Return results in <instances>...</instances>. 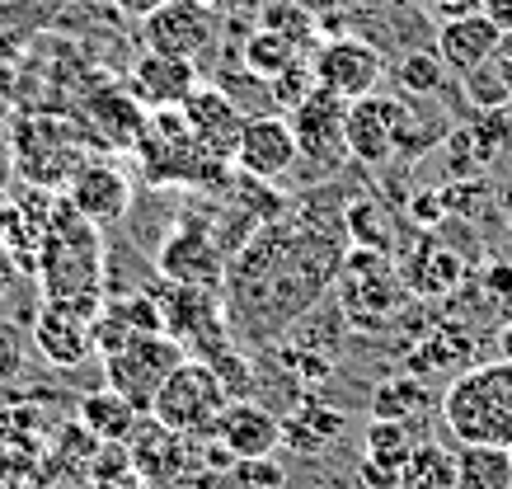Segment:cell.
<instances>
[{
  "instance_id": "37",
  "label": "cell",
  "mask_w": 512,
  "mask_h": 489,
  "mask_svg": "<svg viewBox=\"0 0 512 489\" xmlns=\"http://www.w3.org/2000/svg\"><path fill=\"white\" fill-rule=\"evenodd\" d=\"M484 15L494 19L503 33H512V0H484Z\"/></svg>"
},
{
  "instance_id": "6",
  "label": "cell",
  "mask_w": 512,
  "mask_h": 489,
  "mask_svg": "<svg viewBox=\"0 0 512 489\" xmlns=\"http://www.w3.org/2000/svg\"><path fill=\"white\" fill-rule=\"evenodd\" d=\"M160 306V320H165V334L174 344H184L188 358H217L231 348L226 339V306H221L217 292L207 287H184V283H170V278H156L146 287Z\"/></svg>"
},
{
  "instance_id": "9",
  "label": "cell",
  "mask_w": 512,
  "mask_h": 489,
  "mask_svg": "<svg viewBox=\"0 0 512 489\" xmlns=\"http://www.w3.org/2000/svg\"><path fill=\"white\" fill-rule=\"evenodd\" d=\"M104 297H71V301H43L33 316V348L52 367H85L94 358V320H99Z\"/></svg>"
},
{
  "instance_id": "34",
  "label": "cell",
  "mask_w": 512,
  "mask_h": 489,
  "mask_svg": "<svg viewBox=\"0 0 512 489\" xmlns=\"http://www.w3.org/2000/svg\"><path fill=\"white\" fill-rule=\"evenodd\" d=\"M19 372H24V339L19 330L0 325V381H15Z\"/></svg>"
},
{
  "instance_id": "14",
  "label": "cell",
  "mask_w": 512,
  "mask_h": 489,
  "mask_svg": "<svg viewBox=\"0 0 512 489\" xmlns=\"http://www.w3.org/2000/svg\"><path fill=\"white\" fill-rule=\"evenodd\" d=\"M296 160H301V151H296V132L287 123V113H254L240 132V146H235V174L278 184Z\"/></svg>"
},
{
  "instance_id": "33",
  "label": "cell",
  "mask_w": 512,
  "mask_h": 489,
  "mask_svg": "<svg viewBox=\"0 0 512 489\" xmlns=\"http://www.w3.org/2000/svg\"><path fill=\"white\" fill-rule=\"evenodd\" d=\"M268 29H278V33H292V38H301V43H311L315 38V19L301 10V5H273L264 15Z\"/></svg>"
},
{
  "instance_id": "18",
  "label": "cell",
  "mask_w": 512,
  "mask_h": 489,
  "mask_svg": "<svg viewBox=\"0 0 512 489\" xmlns=\"http://www.w3.org/2000/svg\"><path fill=\"white\" fill-rule=\"evenodd\" d=\"M503 38H508V33L498 29L489 15L442 19V24H437V57H442V66H447L451 76L470 80L498 57Z\"/></svg>"
},
{
  "instance_id": "20",
  "label": "cell",
  "mask_w": 512,
  "mask_h": 489,
  "mask_svg": "<svg viewBox=\"0 0 512 489\" xmlns=\"http://www.w3.org/2000/svg\"><path fill=\"white\" fill-rule=\"evenodd\" d=\"M151 113L141 109L127 90H104L85 104V137H94L99 146H118V151H137L141 132H146Z\"/></svg>"
},
{
  "instance_id": "16",
  "label": "cell",
  "mask_w": 512,
  "mask_h": 489,
  "mask_svg": "<svg viewBox=\"0 0 512 489\" xmlns=\"http://www.w3.org/2000/svg\"><path fill=\"white\" fill-rule=\"evenodd\" d=\"M202 71L193 62L165 57V52H141L132 71H127V95L137 99L146 113H165V109H184L188 95L202 85Z\"/></svg>"
},
{
  "instance_id": "11",
  "label": "cell",
  "mask_w": 512,
  "mask_h": 489,
  "mask_svg": "<svg viewBox=\"0 0 512 489\" xmlns=\"http://www.w3.org/2000/svg\"><path fill=\"white\" fill-rule=\"evenodd\" d=\"M141 33H146V52H165V57L202 66V57L217 48L221 19L212 0H170L151 19H141Z\"/></svg>"
},
{
  "instance_id": "17",
  "label": "cell",
  "mask_w": 512,
  "mask_h": 489,
  "mask_svg": "<svg viewBox=\"0 0 512 489\" xmlns=\"http://www.w3.org/2000/svg\"><path fill=\"white\" fill-rule=\"evenodd\" d=\"M66 203L76 207L85 221H94L99 231L118 226L132 207V179H127L113 160H85L80 174L66 184Z\"/></svg>"
},
{
  "instance_id": "22",
  "label": "cell",
  "mask_w": 512,
  "mask_h": 489,
  "mask_svg": "<svg viewBox=\"0 0 512 489\" xmlns=\"http://www.w3.org/2000/svg\"><path fill=\"white\" fill-rule=\"evenodd\" d=\"M414 452L409 428L395 419H372L367 424V452L357 457V480L372 489H400V471Z\"/></svg>"
},
{
  "instance_id": "27",
  "label": "cell",
  "mask_w": 512,
  "mask_h": 489,
  "mask_svg": "<svg viewBox=\"0 0 512 489\" xmlns=\"http://www.w3.org/2000/svg\"><path fill=\"white\" fill-rule=\"evenodd\" d=\"M400 489H456V452L442 442H419L404 461Z\"/></svg>"
},
{
  "instance_id": "30",
  "label": "cell",
  "mask_w": 512,
  "mask_h": 489,
  "mask_svg": "<svg viewBox=\"0 0 512 489\" xmlns=\"http://www.w3.org/2000/svg\"><path fill=\"white\" fill-rule=\"evenodd\" d=\"M287 475L273 457H245V461H226L217 471V489H282Z\"/></svg>"
},
{
  "instance_id": "15",
  "label": "cell",
  "mask_w": 512,
  "mask_h": 489,
  "mask_svg": "<svg viewBox=\"0 0 512 489\" xmlns=\"http://www.w3.org/2000/svg\"><path fill=\"white\" fill-rule=\"evenodd\" d=\"M179 113H184L188 132L198 137L202 151L235 170V146H240V132H245V123H249L245 113H240V104H235L221 85H198Z\"/></svg>"
},
{
  "instance_id": "7",
  "label": "cell",
  "mask_w": 512,
  "mask_h": 489,
  "mask_svg": "<svg viewBox=\"0 0 512 489\" xmlns=\"http://www.w3.org/2000/svg\"><path fill=\"white\" fill-rule=\"evenodd\" d=\"M184 344H174L170 334H141L127 348L104 358V386L132 400L141 414H151L160 386L174 377V367L184 363Z\"/></svg>"
},
{
  "instance_id": "24",
  "label": "cell",
  "mask_w": 512,
  "mask_h": 489,
  "mask_svg": "<svg viewBox=\"0 0 512 489\" xmlns=\"http://www.w3.org/2000/svg\"><path fill=\"white\" fill-rule=\"evenodd\" d=\"M137 419H141L137 405L123 400L118 391H109V386L80 400V424H85V433H94V442H127Z\"/></svg>"
},
{
  "instance_id": "39",
  "label": "cell",
  "mask_w": 512,
  "mask_h": 489,
  "mask_svg": "<svg viewBox=\"0 0 512 489\" xmlns=\"http://www.w3.org/2000/svg\"><path fill=\"white\" fill-rule=\"evenodd\" d=\"M15 184V156H10V142H0V189Z\"/></svg>"
},
{
  "instance_id": "36",
  "label": "cell",
  "mask_w": 512,
  "mask_h": 489,
  "mask_svg": "<svg viewBox=\"0 0 512 489\" xmlns=\"http://www.w3.org/2000/svg\"><path fill=\"white\" fill-rule=\"evenodd\" d=\"M123 15H132V19H151L160 10V5H170V0H113Z\"/></svg>"
},
{
  "instance_id": "31",
  "label": "cell",
  "mask_w": 512,
  "mask_h": 489,
  "mask_svg": "<svg viewBox=\"0 0 512 489\" xmlns=\"http://www.w3.org/2000/svg\"><path fill=\"white\" fill-rule=\"evenodd\" d=\"M442 57L433 52H409L400 62V90L409 99H428V95H442Z\"/></svg>"
},
{
  "instance_id": "4",
  "label": "cell",
  "mask_w": 512,
  "mask_h": 489,
  "mask_svg": "<svg viewBox=\"0 0 512 489\" xmlns=\"http://www.w3.org/2000/svg\"><path fill=\"white\" fill-rule=\"evenodd\" d=\"M90 151L85 127L52 118V113H24L10 127V156H15V179L38 184L47 193H66V184L80 174Z\"/></svg>"
},
{
  "instance_id": "28",
  "label": "cell",
  "mask_w": 512,
  "mask_h": 489,
  "mask_svg": "<svg viewBox=\"0 0 512 489\" xmlns=\"http://www.w3.org/2000/svg\"><path fill=\"white\" fill-rule=\"evenodd\" d=\"M470 99L480 104V109H498V104H508L512 99V33L503 38V48H498V57L489 66H484L480 76L466 80Z\"/></svg>"
},
{
  "instance_id": "1",
  "label": "cell",
  "mask_w": 512,
  "mask_h": 489,
  "mask_svg": "<svg viewBox=\"0 0 512 489\" xmlns=\"http://www.w3.org/2000/svg\"><path fill=\"white\" fill-rule=\"evenodd\" d=\"M104 273H109L104 231L80 217L76 207L66 203V193H57L43 250H38V273H33L43 287V301L104 297Z\"/></svg>"
},
{
  "instance_id": "41",
  "label": "cell",
  "mask_w": 512,
  "mask_h": 489,
  "mask_svg": "<svg viewBox=\"0 0 512 489\" xmlns=\"http://www.w3.org/2000/svg\"><path fill=\"white\" fill-rule=\"evenodd\" d=\"M503 358H512V320L503 325Z\"/></svg>"
},
{
  "instance_id": "21",
  "label": "cell",
  "mask_w": 512,
  "mask_h": 489,
  "mask_svg": "<svg viewBox=\"0 0 512 489\" xmlns=\"http://www.w3.org/2000/svg\"><path fill=\"white\" fill-rule=\"evenodd\" d=\"M348 156L357 165H386L395 156V113H390V99L367 95L348 104Z\"/></svg>"
},
{
  "instance_id": "42",
  "label": "cell",
  "mask_w": 512,
  "mask_h": 489,
  "mask_svg": "<svg viewBox=\"0 0 512 489\" xmlns=\"http://www.w3.org/2000/svg\"><path fill=\"white\" fill-rule=\"evenodd\" d=\"M0 240H5V193H0Z\"/></svg>"
},
{
  "instance_id": "29",
  "label": "cell",
  "mask_w": 512,
  "mask_h": 489,
  "mask_svg": "<svg viewBox=\"0 0 512 489\" xmlns=\"http://www.w3.org/2000/svg\"><path fill=\"white\" fill-rule=\"evenodd\" d=\"M372 410H376V419H395V424H404V419H414V414L428 410V391H423L414 377H395L372 395Z\"/></svg>"
},
{
  "instance_id": "26",
  "label": "cell",
  "mask_w": 512,
  "mask_h": 489,
  "mask_svg": "<svg viewBox=\"0 0 512 489\" xmlns=\"http://www.w3.org/2000/svg\"><path fill=\"white\" fill-rule=\"evenodd\" d=\"M456 489H512V452L508 447H461Z\"/></svg>"
},
{
  "instance_id": "10",
  "label": "cell",
  "mask_w": 512,
  "mask_h": 489,
  "mask_svg": "<svg viewBox=\"0 0 512 489\" xmlns=\"http://www.w3.org/2000/svg\"><path fill=\"white\" fill-rule=\"evenodd\" d=\"M226 264H231V254L221 250L217 226H207L198 217L179 221L170 236L160 240V254H156L160 278L184 283V287H207V292H217L226 283V273H231Z\"/></svg>"
},
{
  "instance_id": "5",
  "label": "cell",
  "mask_w": 512,
  "mask_h": 489,
  "mask_svg": "<svg viewBox=\"0 0 512 489\" xmlns=\"http://www.w3.org/2000/svg\"><path fill=\"white\" fill-rule=\"evenodd\" d=\"M226 405H231V391L217 377V367L207 358H184L174 367V377L160 386L151 419H160L179 438H212Z\"/></svg>"
},
{
  "instance_id": "25",
  "label": "cell",
  "mask_w": 512,
  "mask_h": 489,
  "mask_svg": "<svg viewBox=\"0 0 512 489\" xmlns=\"http://www.w3.org/2000/svg\"><path fill=\"white\" fill-rule=\"evenodd\" d=\"M301 57H311V52H306V43H301V38H292V33L268 29V24H259V29L249 33V43H245V66L259 80H278L282 71H287V66H296Z\"/></svg>"
},
{
  "instance_id": "19",
  "label": "cell",
  "mask_w": 512,
  "mask_h": 489,
  "mask_svg": "<svg viewBox=\"0 0 512 489\" xmlns=\"http://www.w3.org/2000/svg\"><path fill=\"white\" fill-rule=\"evenodd\" d=\"M217 447L231 452V461H245V457H273L282 442V424L278 414L264 410L259 400H231L226 414L217 419Z\"/></svg>"
},
{
  "instance_id": "23",
  "label": "cell",
  "mask_w": 512,
  "mask_h": 489,
  "mask_svg": "<svg viewBox=\"0 0 512 489\" xmlns=\"http://www.w3.org/2000/svg\"><path fill=\"white\" fill-rule=\"evenodd\" d=\"M343 428H348V419L339 410H329V405H301L296 414L282 419V442L292 452H301V457H320V452H329V442L343 438Z\"/></svg>"
},
{
  "instance_id": "40",
  "label": "cell",
  "mask_w": 512,
  "mask_h": 489,
  "mask_svg": "<svg viewBox=\"0 0 512 489\" xmlns=\"http://www.w3.org/2000/svg\"><path fill=\"white\" fill-rule=\"evenodd\" d=\"M10 109V71H5V66H0V113Z\"/></svg>"
},
{
  "instance_id": "3",
  "label": "cell",
  "mask_w": 512,
  "mask_h": 489,
  "mask_svg": "<svg viewBox=\"0 0 512 489\" xmlns=\"http://www.w3.org/2000/svg\"><path fill=\"white\" fill-rule=\"evenodd\" d=\"M137 165L146 174V184H160V189H170V184L174 189H221L231 179V165H221L217 156L202 151L179 109L146 118V132L137 142Z\"/></svg>"
},
{
  "instance_id": "2",
  "label": "cell",
  "mask_w": 512,
  "mask_h": 489,
  "mask_svg": "<svg viewBox=\"0 0 512 489\" xmlns=\"http://www.w3.org/2000/svg\"><path fill=\"white\" fill-rule=\"evenodd\" d=\"M442 424L461 447H512V358L480 363L451 381Z\"/></svg>"
},
{
  "instance_id": "12",
  "label": "cell",
  "mask_w": 512,
  "mask_h": 489,
  "mask_svg": "<svg viewBox=\"0 0 512 489\" xmlns=\"http://www.w3.org/2000/svg\"><path fill=\"white\" fill-rule=\"evenodd\" d=\"M287 123L296 132V151L301 160H311L320 174H334L339 165H348V99L329 95L315 85V95L301 109L287 113Z\"/></svg>"
},
{
  "instance_id": "43",
  "label": "cell",
  "mask_w": 512,
  "mask_h": 489,
  "mask_svg": "<svg viewBox=\"0 0 512 489\" xmlns=\"http://www.w3.org/2000/svg\"><path fill=\"white\" fill-rule=\"evenodd\" d=\"M508 452H512V447H508Z\"/></svg>"
},
{
  "instance_id": "32",
  "label": "cell",
  "mask_w": 512,
  "mask_h": 489,
  "mask_svg": "<svg viewBox=\"0 0 512 489\" xmlns=\"http://www.w3.org/2000/svg\"><path fill=\"white\" fill-rule=\"evenodd\" d=\"M268 90H273V104H278V113L287 109H301L306 99L315 95V66H311V57H301L296 66H287L278 80H268Z\"/></svg>"
},
{
  "instance_id": "8",
  "label": "cell",
  "mask_w": 512,
  "mask_h": 489,
  "mask_svg": "<svg viewBox=\"0 0 512 489\" xmlns=\"http://www.w3.org/2000/svg\"><path fill=\"white\" fill-rule=\"evenodd\" d=\"M400 273L381 250H367L357 245L339 269V297L348 306V316L362 325V330H381L395 311H400Z\"/></svg>"
},
{
  "instance_id": "38",
  "label": "cell",
  "mask_w": 512,
  "mask_h": 489,
  "mask_svg": "<svg viewBox=\"0 0 512 489\" xmlns=\"http://www.w3.org/2000/svg\"><path fill=\"white\" fill-rule=\"evenodd\" d=\"M19 273H24V269H19V259L5 250V245H0V292H5V287H15Z\"/></svg>"
},
{
  "instance_id": "35",
  "label": "cell",
  "mask_w": 512,
  "mask_h": 489,
  "mask_svg": "<svg viewBox=\"0 0 512 489\" xmlns=\"http://www.w3.org/2000/svg\"><path fill=\"white\" fill-rule=\"evenodd\" d=\"M437 19H466V15H484V0H428Z\"/></svg>"
},
{
  "instance_id": "13",
  "label": "cell",
  "mask_w": 512,
  "mask_h": 489,
  "mask_svg": "<svg viewBox=\"0 0 512 489\" xmlns=\"http://www.w3.org/2000/svg\"><path fill=\"white\" fill-rule=\"evenodd\" d=\"M311 66H315V85L329 90V95L348 99V104L376 95V85L386 76V57L367 38H329V43H315Z\"/></svg>"
}]
</instances>
